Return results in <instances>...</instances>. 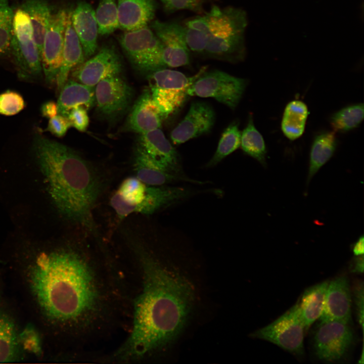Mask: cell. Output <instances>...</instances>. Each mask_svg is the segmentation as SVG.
Instances as JSON below:
<instances>
[{"mask_svg":"<svg viewBox=\"0 0 364 364\" xmlns=\"http://www.w3.org/2000/svg\"><path fill=\"white\" fill-rule=\"evenodd\" d=\"M143 272V287L134 305L131 332L115 356L118 360L142 358L173 342L192 310L194 288L179 273L158 261L136 245Z\"/></svg>","mask_w":364,"mask_h":364,"instance_id":"obj_1","label":"cell"},{"mask_svg":"<svg viewBox=\"0 0 364 364\" xmlns=\"http://www.w3.org/2000/svg\"><path fill=\"white\" fill-rule=\"evenodd\" d=\"M97 279L85 257L71 249L40 254L29 271L40 307L62 324H81L97 311L101 297Z\"/></svg>","mask_w":364,"mask_h":364,"instance_id":"obj_2","label":"cell"},{"mask_svg":"<svg viewBox=\"0 0 364 364\" xmlns=\"http://www.w3.org/2000/svg\"><path fill=\"white\" fill-rule=\"evenodd\" d=\"M33 151L47 183L52 201L69 220L98 236L93 210L102 190L101 178L76 151L37 134Z\"/></svg>","mask_w":364,"mask_h":364,"instance_id":"obj_3","label":"cell"},{"mask_svg":"<svg viewBox=\"0 0 364 364\" xmlns=\"http://www.w3.org/2000/svg\"><path fill=\"white\" fill-rule=\"evenodd\" d=\"M206 21L207 40L203 55L211 58L237 62L246 54L245 32L248 24L241 9L213 6L203 15Z\"/></svg>","mask_w":364,"mask_h":364,"instance_id":"obj_4","label":"cell"},{"mask_svg":"<svg viewBox=\"0 0 364 364\" xmlns=\"http://www.w3.org/2000/svg\"><path fill=\"white\" fill-rule=\"evenodd\" d=\"M11 54L20 79L33 81L41 77L40 55L31 23L27 14L20 8L14 15Z\"/></svg>","mask_w":364,"mask_h":364,"instance_id":"obj_5","label":"cell"},{"mask_svg":"<svg viewBox=\"0 0 364 364\" xmlns=\"http://www.w3.org/2000/svg\"><path fill=\"white\" fill-rule=\"evenodd\" d=\"M247 84V79L222 71H202L189 87L188 95L213 98L234 110L241 99Z\"/></svg>","mask_w":364,"mask_h":364,"instance_id":"obj_6","label":"cell"},{"mask_svg":"<svg viewBox=\"0 0 364 364\" xmlns=\"http://www.w3.org/2000/svg\"><path fill=\"white\" fill-rule=\"evenodd\" d=\"M119 41L131 63L139 70L151 73L166 68L162 60L163 45L148 25L125 31Z\"/></svg>","mask_w":364,"mask_h":364,"instance_id":"obj_7","label":"cell"},{"mask_svg":"<svg viewBox=\"0 0 364 364\" xmlns=\"http://www.w3.org/2000/svg\"><path fill=\"white\" fill-rule=\"evenodd\" d=\"M198 75L190 77L179 71L163 68L149 75L151 95L165 118L183 104Z\"/></svg>","mask_w":364,"mask_h":364,"instance_id":"obj_8","label":"cell"},{"mask_svg":"<svg viewBox=\"0 0 364 364\" xmlns=\"http://www.w3.org/2000/svg\"><path fill=\"white\" fill-rule=\"evenodd\" d=\"M306 330L297 304L274 322L251 334L297 356L304 353V336Z\"/></svg>","mask_w":364,"mask_h":364,"instance_id":"obj_9","label":"cell"},{"mask_svg":"<svg viewBox=\"0 0 364 364\" xmlns=\"http://www.w3.org/2000/svg\"><path fill=\"white\" fill-rule=\"evenodd\" d=\"M353 333L349 323L339 321L320 322L313 337L316 356L333 362L343 358L352 345Z\"/></svg>","mask_w":364,"mask_h":364,"instance_id":"obj_10","label":"cell"},{"mask_svg":"<svg viewBox=\"0 0 364 364\" xmlns=\"http://www.w3.org/2000/svg\"><path fill=\"white\" fill-rule=\"evenodd\" d=\"M68 14L60 10L53 14L44 37L40 58L42 72L48 84L56 81L62 63Z\"/></svg>","mask_w":364,"mask_h":364,"instance_id":"obj_11","label":"cell"},{"mask_svg":"<svg viewBox=\"0 0 364 364\" xmlns=\"http://www.w3.org/2000/svg\"><path fill=\"white\" fill-rule=\"evenodd\" d=\"M151 27L163 45L162 60L166 68L189 64L190 50L185 41L184 25L174 21L155 20Z\"/></svg>","mask_w":364,"mask_h":364,"instance_id":"obj_12","label":"cell"},{"mask_svg":"<svg viewBox=\"0 0 364 364\" xmlns=\"http://www.w3.org/2000/svg\"><path fill=\"white\" fill-rule=\"evenodd\" d=\"M122 67L120 57L116 49L113 46L106 45L94 57L79 65L72 75L81 83L95 86L105 78L118 75Z\"/></svg>","mask_w":364,"mask_h":364,"instance_id":"obj_13","label":"cell"},{"mask_svg":"<svg viewBox=\"0 0 364 364\" xmlns=\"http://www.w3.org/2000/svg\"><path fill=\"white\" fill-rule=\"evenodd\" d=\"M136 147L162 168L176 175L189 177L183 172L177 152L159 128L140 134Z\"/></svg>","mask_w":364,"mask_h":364,"instance_id":"obj_14","label":"cell"},{"mask_svg":"<svg viewBox=\"0 0 364 364\" xmlns=\"http://www.w3.org/2000/svg\"><path fill=\"white\" fill-rule=\"evenodd\" d=\"M95 99L99 111L113 117L124 111L132 98L130 86L118 75L99 82L95 88Z\"/></svg>","mask_w":364,"mask_h":364,"instance_id":"obj_15","label":"cell"},{"mask_svg":"<svg viewBox=\"0 0 364 364\" xmlns=\"http://www.w3.org/2000/svg\"><path fill=\"white\" fill-rule=\"evenodd\" d=\"M214 110L203 102H193L181 121L172 130V143L178 145L209 132L215 122Z\"/></svg>","mask_w":364,"mask_h":364,"instance_id":"obj_16","label":"cell"},{"mask_svg":"<svg viewBox=\"0 0 364 364\" xmlns=\"http://www.w3.org/2000/svg\"><path fill=\"white\" fill-rule=\"evenodd\" d=\"M320 322L351 320V293L348 279L341 276L329 282Z\"/></svg>","mask_w":364,"mask_h":364,"instance_id":"obj_17","label":"cell"},{"mask_svg":"<svg viewBox=\"0 0 364 364\" xmlns=\"http://www.w3.org/2000/svg\"><path fill=\"white\" fill-rule=\"evenodd\" d=\"M191 193L190 190L180 187L146 185L142 200L130 209L129 214H152L181 201Z\"/></svg>","mask_w":364,"mask_h":364,"instance_id":"obj_18","label":"cell"},{"mask_svg":"<svg viewBox=\"0 0 364 364\" xmlns=\"http://www.w3.org/2000/svg\"><path fill=\"white\" fill-rule=\"evenodd\" d=\"M165 119L150 90H146L139 98L128 117L125 129L142 134L159 128Z\"/></svg>","mask_w":364,"mask_h":364,"instance_id":"obj_19","label":"cell"},{"mask_svg":"<svg viewBox=\"0 0 364 364\" xmlns=\"http://www.w3.org/2000/svg\"><path fill=\"white\" fill-rule=\"evenodd\" d=\"M71 20L81 44L85 58L91 57L97 48L98 28L95 11L89 3L80 1L71 12Z\"/></svg>","mask_w":364,"mask_h":364,"instance_id":"obj_20","label":"cell"},{"mask_svg":"<svg viewBox=\"0 0 364 364\" xmlns=\"http://www.w3.org/2000/svg\"><path fill=\"white\" fill-rule=\"evenodd\" d=\"M133 169L135 177L148 185L163 186L180 181L197 184L204 183L190 177L178 176L166 170L157 165L137 147L133 157Z\"/></svg>","mask_w":364,"mask_h":364,"instance_id":"obj_21","label":"cell"},{"mask_svg":"<svg viewBox=\"0 0 364 364\" xmlns=\"http://www.w3.org/2000/svg\"><path fill=\"white\" fill-rule=\"evenodd\" d=\"M118 16L119 28L129 31L146 26L154 17L155 0H119Z\"/></svg>","mask_w":364,"mask_h":364,"instance_id":"obj_22","label":"cell"},{"mask_svg":"<svg viewBox=\"0 0 364 364\" xmlns=\"http://www.w3.org/2000/svg\"><path fill=\"white\" fill-rule=\"evenodd\" d=\"M71 12L68 14L66 25L62 63L58 73L56 82L58 89H61L68 80L70 71L85 59L80 40L72 26Z\"/></svg>","mask_w":364,"mask_h":364,"instance_id":"obj_23","label":"cell"},{"mask_svg":"<svg viewBox=\"0 0 364 364\" xmlns=\"http://www.w3.org/2000/svg\"><path fill=\"white\" fill-rule=\"evenodd\" d=\"M95 86H91L74 80H67L60 89L57 102L58 114L68 117L71 110L81 107L90 109L96 101Z\"/></svg>","mask_w":364,"mask_h":364,"instance_id":"obj_24","label":"cell"},{"mask_svg":"<svg viewBox=\"0 0 364 364\" xmlns=\"http://www.w3.org/2000/svg\"><path fill=\"white\" fill-rule=\"evenodd\" d=\"M328 284L329 281H324L307 288L297 303L306 330L322 313Z\"/></svg>","mask_w":364,"mask_h":364,"instance_id":"obj_25","label":"cell"},{"mask_svg":"<svg viewBox=\"0 0 364 364\" xmlns=\"http://www.w3.org/2000/svg\"><path fill=\"white\" fill-rule=\"evenodd\" d=\"M338 143L336 133L323 130L317 133L312 143L310 154L308 182L332 157Z\"/></svg>","mask_w":364,"mask_h":364,"instance_id":"obj_26","label":"cell"},{"mask_svg":"<svg viewBox=\"0 0 364 364\" xmlns=\"http://www.w3.org/2000/svg\"><path fill=\"white\" fill-rule=\"evenodd\" d=\"M28 16L40 55L53 14L45 0H25L20 8Z\"/></svg>","mask_w":364,"mask_h":364,"instance_id":"obj_27","label":"cell"},{"mask_svg":"<svg viewBox=\"0 0 364 364\" xmlns=\"http://www.w3.org/2000/svg\"><path fill=\"white\" fill-rule=\"evenodd\" d=\"M21 347L14 321L7 313L0 311V363L17 360Z\"/></svg>","mask_w":364,"mask_h":364,"instance_id":"obj_28","label":"cell"},{"mask_svg":"<svg viewBox=\"0 0 364 364\" xmlns=\"http://www.w3.org/2000/svg\"><path fill=\"white\" fill-rule=\"evenodd\" d=\"M308 113L307 105L301 101L293 100L288 103L281 121V129L286 138L294 141L303 134Z\"/></svg>","mask_w":364,"mask_h":364,"instance_id":"obj_29","label":"cell"},{"mask_svg":"<svg viewBox=\"0 0 364 364\" xmlns=\"http://www.w3.org/2000/svg\"><path fill=\"white\" fill-rule=\"evenodd\" d=\"M240 146L243 151L263 165L266 164V149L263 138L253 123L250 115L246 127L241 134Z\"/></svg>","mask_w":364,"mask_h":364,"instance_id":"obj_30","label":"cell"},{"mask_svg":"<svg viewBox=\"0 0 364 364\" xmlns=\"http://www.w3.org/2000/svg\"><path fill=\"white\" fill-rule=\"evenodd\" d=\"M363 104H352L333 114L330 118V122L335 131L346 132L359 126L363 119Z\"/></svg>","mask_w":364,"mask_h":364,"instance_id":"obj_31","label":"cell"},{"mask_svg":"<svg viewBox=\"0 0 364 364\" xmlns=\"http://www.w3.org/2000/svg\"><path fill=\"white\" fill-rule=\"evenodd\" d=\"M241 144V133L238 123H231L223 131L216 150L205 165L207 168L216 166L229 155L237 150Z\"/></svg>","mask_w":364,"mask_h":364,"instance_id":"obj_32","label":"cell"},{"mask_svg":"<svg viewBox=\"0 0 364 364\" xmlns=\"http://www.w3.org/2000/svg\"><path fill=\"white\" fill-rule=\"evenodd\" d=\"M95 15L98 34L108 35L119 28L117 6L114 0H100Z\"/></svg>","mask_w":364,"mask_h":364,"instance_id":"obj_33","label":"cell"},{"mask_svg":"<svg viewBox=\"0 0 364 364\" xmlns=\"http://www.w3.org/2000/svg\"><path fill=\"white\" fill-rule=\"evenodd\" d=\"M14 15L8 0H0V58L11 54Z\"/></svg>","mask_w":364,"mask_h":364,"instance_id":"obj_34","label":"cell"},{"mask_svg":"<svg viewBox=\"0 0 364 364\" xmlns=\"http://www.w3.org/2000/svg\"><path fill=\"white\" fill-rule=\"evenodd\" d=\"M25 107L22 96L13 90H7L0 94V114L12 116L21 111Z\"/></svg>","mask_w":364,"mask_h":364,"instance_id":"obj_35","label":"cell"},{"mask_svg":"<svg viewBox=\"0 0 364 364\" xmlns=\"http://www.w3.org/2000/svg\"><path fill=\"white\" fill-rule=\"evenodd\" d=\"M208 0H160L166 12L172 13L188 10L198 14L203 12V7Z\"/></svg>","mask_w":364,"mask_h":364,"instance_id":"obj_36","label":"cell"},{"mask_svg":"<svg viewBox=\"0 0 364 364\" xmlns=\"http://www.w3.org/2000/svg\"><path fill=\"white\" fill-rule=\"evenodd\" d=\"M19 342L21 347L29 352L39 355L41 353L40 340L34 328L28 325L19 334Z\"/></svg>","mask_w":364,"mask_h":364,"instance_id":"obj_37","label":"cell"},{"mask_svg":"<svg viewBox=\"0 0 364 364\" xmlns=\"http://www.w3.org/2000/svg\"><path fill=\"white\" fill-rule=\"evenodd\" d=\"M185 27V39L188 49L193 52L203 54L207 44L206 34Z\"/></svg>","mask_w":364,"mask_h":364,"instance_id":"obj_38","label":"cell"},{"mask_svg":"<svg viewBox=\"0 0 364 364\" xmlns=\"http://www.w3.org/2000/svg\"><path fill=\"white\" fill-rule=\"evenodd\" d=\"M72 126L67 117L57 114L49 118L47 130L57 137H62Z\"/></svg>","mask_w":364,"mask_h":364,"instance_id":"obj_39","label":"cell"},{"mask_svg":"<svg viewBox=\"0 0 364 364\" xmlns=\"http://www.w3.org/2000/svg\"><path fill=\"white\" fill-rule=\"evenodd\" d=\"M72 126L80 131H85L89 124V117L87 110L81 107L73 109L67 117Z\"/></svg>","mask_w":364,"mask_h":364,"instance_id":"obj_40","label":"cell"},{"mask_svg":"<svg viewBox=\"0 0 364 364\" xmlns=\"http://www.w3.org/2000/svg\"><path fill=\"white\" fill-rule=\"evenodd\" d=\"M354 303L357 319L362 331L363 329V283L359 282L355 284L353 290Z\"/></svg>","mask_w":364,"mask_h":364,"instance_id":"obj_41","label":"cell"},{"mask_svg":"<svg viewBox=\"0 0 364 364\" xmlns=\"http://www.w3.org/2000/svg\"><path fill=\"white\" fill-rule=\"evenodd\" d=\"M41 113L42 116L50 118L58 114L57 103L53 101L45 102L41 107Z\"/></svg>","mask_w":364,"mask_h":364,"instance_id":"obj_42","label":"cell"},{"mask_svg":"<svg viewBox=\"0 0 364 364\" xmlns=\"http://www.w3.org/2000/svg\"><path fill=\"white\" fill-rule=\"evenodd\" d=\"M357 256L351 266V271L360 274L363 271V255Z\"/></svg>","mask_w":364,"mask_h":364,"instance_id":"obj_43","label":"cell"},{"mask_svg":"<svg viewBox=\"0 0 364 364\" xmlns=\"http://www.w3.org/2000/svg\"><path fill=\"white\" fill-rule=\"evenodd\" d=\"M364 238L363 236H361L358 240L354 244L352 251L354 254L356 256H360L363 254L364 252Z\"/></svg>","mask_w":364,"mask_h":364,"instance_id":"obj_44","label":"cell"},{"mask_svg":"<svg viewBox=\"0 0 364 364\" xmlns=\"http://www.w3.org/2000/svg\"><path fill=\"white\" fill-rule=\"evenodd\" d=\"M119 1V0H118Z\"/></svg>","mask_w":364,"mask_h":364,"instance_id":"obj_45","label":"cell"}]
</instances>
